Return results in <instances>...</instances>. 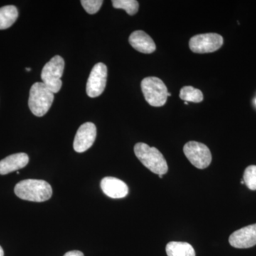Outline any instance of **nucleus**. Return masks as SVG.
I'll return each instance as SVG.
<instances>
[{
  "mask_svg": "<svg viewBox=\"0 0 256 256\" xmlns=\"http://www.w3.org/2000/svg\"><path fill=\"white\" fill-rule=\"evenodd\" d=\"M129 43L134 50L142 54H149L156 50L152 38L142 30L133 32L129 37Z\"/></svg>",
  "mask_w": 256,
  "mask_h": 256,
  "instance_id": "f8f14e48",
  "label": "nucleus"
},
{
  "mask_svg": "<svg viewBox=\"0 0 256 256\" xmlns=\"http://www.w3.org/2000/svg\"><path fill=\"white\" fill-rule=\"evenodd\" d=\"M14 193L21 200L43 202L52 196V186L44 180H25L16 184Z\"/></svg>",
  "mask_w": 256,
  "mask_h": 256,
  "instance_id": "f257e3e1",
  "label": "nucleus"
},
{
  "mask_svg": "<svg viewBox=\"0 0 256 256\" xmlns=\"http://www.w3.org/2000/svg\"><path fill=\"white\" fill-rule=\"evenodd\" d=\"M0 256H4V250L1 246H0Z\"/></svg>",
  "mask_w": 256,
  "mask_h": 256,
  "instance_id": "412c9836",
  "label": "nucleus"
},
{
  "mask_svg": "<svg viewBox=\"0 0 256 256\" xmlns=\"http://www.w3.org/2000/svg\"><path fill=\"white\" fill-rule=\"evenodd\" d=\"M180 97L182 100L192 102H201L204 99L201 90L192 86L183 87L180 90Z\"/></svg>",
  "mask_w": 256,
  "mask_h": 256,
  "instance_id": "dca6fc26",
  "label": "nucleus"
},
{
  "mask_svg": "<svg viewBox=\"0 0 256 256\" xmlns=\"http://www.w3.org/2000/svg\"><path fill=\"white\" fill-rule=\"evenodd\" d=\"M229 244L236 248H248L256 245V224L236 230L229 237Z\"/></svg>",
  "mask_w": 256,
  "mask_h": 256,
  "instance_id": "9d476101",
  "label": "nucleus"
},
{
  "mask_svg": "<svg viewBox=\"0 0 256 256\" xmlns=\"http://www.w3.org/2000/svg\"><path fill=\"white\" fill-rule=\"evenodd\" d=\"M223 44V37L218 34H202L192 37L190 48L194 53H212L220 50Z\"/></svg>",
  "mask_w": 256,
  "mask_h": 256,
  "instance_id": "0eeeda50",
  "label": "nucleus"
},
{
  "mask_svg": "<svg viewBox=\"0 0 256 256\" xmlns=\"http://www.w3.org/2000/svg\"><path fill=\"white\" fill-rule=\"evenodd\" d=\"M82 8L88 14H94L99 11L104 1L101 0H82L80 1Z\"/></svg>",
  "mask_w": 256,
  "mask_h": 256,
  "instance_id": "6ab92c4d",
  "label": "nucleus"
},
{
  "mask_svg": "<svg viewBox=\"0 0 256 256\" xmlns=\"http://www.w3.org/2000/svg\"><path fill=\"white\" fill-rule=\"evenodd\" d=\"M184 104L185 105H188V102H186V101H184Z\"/></svg>",
  "mask_w": 256,
  "mask_h": 256,
  "instance_id": "5701e85b",
  "label": "nucleus"
},
{
  "mask_svg": "<svg viewBox=\"0 0 256 256\" xmlns=\"http://www.w3.org/2000/svg\"><path fill=\"white\" fill-rule=\"evenodd\" d=\"M64 256H84V255L79 250H72V252H67Z\"/></svg>",
  "mask_w": 256,
  "mask_h": 256,
  "instance_id": "aec40b11",
  "label": "nucleus"
},
{
  "mask_svg": "<svg viewBox=\"0 0 256 256\" xmlns=\"http://www.w3.org/2000/svg\"><path fill=\"white\" fill-rule=\"evenodd\" d=\"M64 66L65 63L64 58L57 55L45 64L42 69V80L50 92L54 94H57L62 88V80L60 78L64 74Z\"/></svg>",
  "mask_w": 256,
  "mask_h": 256,
  "instance_id": "39448f33",
  "label": "nucleus"
},
{
  "mask_svg": "<svg viewBox=\"0 0 256 256\" xmlns=\"http://www.w3.org/2000/svg\"><path fill=\"white\" fill-rule=\"evenodd\" d=\"M54 99V94L44 82H36L30 89L28 107L34 116L42 117L52 107Z\"/></svg>",
  "mask_w": 256,
  "mask_h": 256,
  "instance_id": "7ed1b4c3",
  "label": "nucleus"
},
{
  "mask_svg": "<svg viewBox=\"0 0 256 256\" xmlns=\"http://www.w3.org/2000/svg\"><path fill=\"white\" fill-rule=\"evenodd\" d=\"M112 6L116 9L124 10L128 14H136L139 10V3L136 0H114Z\"/></svg>",
  "mask_w": 256,
  "mask_h": 256,
  "instance_id": "f3484780",
  "label": "nucleus"
},
{
  "mask_svg": "<svg viewBox=\"0 0 256 256\" xmlns=\"http://www.w3.org/2000/svg\"><path fill=\"white\" fill-rule=\"evenodd\" d=\"M28 161L30 158L26 153H16L6 156L0 161V174H8L22 169L28 164Z\"/></svg>",
  "mask_w": 256,
  "mask_h": 256,
  "instance_id": "ddd939ff",
  "label": "nucleus"
},
{
  "mask_svg": "<svg viewBox=\"0 0 256 256\" xmlns=\"http://www.w3.org/2000/svg\"><path fill=\"white\" fill-rule=\"evenodd\" d=\"M184 153L194 166L205 169L212 162V156L208 146L196 141H190L184 146Z\"/></svg>",
  "mask_w": 256,
  "mask_h": 256,
  "instance_id": "423d86ee",
  "label": "nucleus"
},
{
  "mask_svg": "<svg viewBox=\"0 0 256 256\" xmlns=\"http://www.w3.org/2000/svg\"><path fill=\"white\" fill-rule=\"evenodd\" d=\"M18 10L14 5H6L0 8V30L12 26L18 20Z\"/></svg>",
  "mask_w": 256,
  "mask_h": 256,
  "instance_id": "2eb2a0df",
  "label": "nucleus"
},
{
  "mask_svg": "<svg viewBox=\"0 0 256 256\" xmlns=\"http://www.w3.org/2000/svg\"><path fill=\"white\" fill-rule=\"evenodd\" d=\"M134 152L142 164L154 174L164 175L168 172V163L164 156L156 148H152L146 143L139 142L134 146Z\"/></svg>",
  "mask_w": 256,
  "mask_h": 256,
  "instance_id": "f03ea898",
  "label": "nucleus"
},
{
  "mask_svg": "<svg viewBox=\"0 0 256 256\" xmlns=\"http://www.w3.org/2000/svg\"><path fill=\"white\" fill-rule=\"evenodd\" d=\"M108 77L107 66L104 63H98L90 72L86 84L87 95L96 98L104 92Z\"/></svg>",
  "mask_w": 256,
  "mask_h": 256,
  "instance_id": "6e6552de",
  "label": "nucleus"
},
{
  "mask_svg": "<svg viewBox=\"0 0 256 256\" xmlns=\"http://www.w3.org/2000/svg\"><path fill=\"white\" fill-rule=\"evenodd\" d=\"M141 88L146 102L153 107H162L166 102L168 88L156 77H146L141 82Z\"/></svg>",
  "mask_w": 256,
  "mask_h": 256,
  "instance_id": "20e7f679",
  "label": "nucleus"
},
{
  "mask_svg": "<svg viewBox=\"0 0 256 256\" xmlns=\"http://www.w3.org/2000/svg\"></svg>",
  "mask_w": 256,
  "mask_h": 256,
  "instance_id": "a878e982",
  "label": "nucleus"
},
{
  "mask_svg": "<svg viewBox=\"0 0 256 256\" xmlns=\"http://www.w3.org/2000/svg\"><path fill=\"white\" fill-rule=\"evenodd\" d=\"M242 184H245V183H244V180H242Z\"/></svg>",
  "mask_w": 256,
  "mask_h": 256,
  "instance_id": "393cba45",
  "label": "nucleus"
},
{
  "mask_svg": "<svg viewBox=\"0 0 256 256\" xmlns=\"http://www.w3.org/2000/svg\"><path fill=\"white\" fill-rule=\"evenodd\" d=\"M100 188L106 196L112 198H124L128 194V186L124 182L112 176L101 180Z\"/></svg>",
  "mask_w": 256,
  "mask_h": 256,
  "instance_id": "9b49d317",
  "label": "nucleus"
},
{
  "mask_svg": "<svg viewBox=\"0 0 256 256\" xmlns=\"http://www.w3.org/2000/svg\"><path fill=\"white\" fill-rule=\"evenodd\" d=\"M168 256H196L194 249L188 242H172L166 245Z\"/></svg>",
  "mask_w": 256,
  "mask_h": 256,
  "instance_id": "4468645a",
  "label": "nucleus"
},
{
  "mask_svg": "<svg viewBox=\"0 0 256 256\" xmlns=\"http://www.w3.org/2000/svg\"><path fill=\"white\" fill-rule=\"evenodd\" d=\"M26 70H28V72H30V70H31V68H26Z\"/></svg>",
  "mask_w": 256,
  "mask_h": 256,
  "instance_id": "4be33fe9",
  "label": "nucleus"
},
{
  "mask_svg": "<svg viewBox=\"0 0 256 256\" xmlns=\"http://www.w3.org/2000/svg\"><path fill=\"white\" fill-rule=\"evenodd\" d=\"M162 176H163V175H162V174H160L159 175V178H162Z\"/></svg>",
  "mask_w": 256,
  "mask_h": 256,
  "instance_id": "b1692460",
  "label": "nucleus"
},
{
  "mask_svg": "<svg viewBox=\"0 0 256 256\" xmlns=\"http://www.w3.org/2000/svg\"><path fill=\"white\" fill-rule=\"evenodd\" d=\"M97 130L95 124L88 122L79 127L74 141V149L82 153L92 148L95 142Z\"/></svg>",
  "mask_w": 256,
  "mask_h": 256,
  "instance_id": "1a4fd4ad",
  "label": "nucleus"
},
{
  "mask_svg": "<svg viewBox=\"0 0 256 256\" xmlns=\"http://www.w3.org/2000/svg\"><path fill=\"white\" fill-rule=\"evenodd\" d=\"M244 183L252 191L256 190V165H250L245 170L244 174Z\"/></svg>",
  "mask_w": 256,
  "mask_h": 256,
  "instance_id": "a211bd4d",
  "label": "nucleus"
}]
</instances>
